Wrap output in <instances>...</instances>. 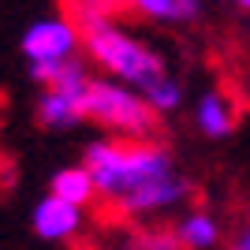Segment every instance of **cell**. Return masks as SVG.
<instances>
[{
  "mask_svg": "<svg viewBox=\"0 0 250 250\" xmlns=\"http://www.w3.org/2000/svg\"><path fill=\"white\" fill-rule=\"evenodd\" d=\"M83 165L90 168L97 187V198L116 206L120 198L135 194L138 187H149L157 179L176 176V153L172 146H165L161 138H112L97 135L83 146Z\"/></svg>",
  "mask_w": 250,
  "mask_h": 250,
  "instance_id": "obj_1",
  "label": "cell"
},
{
  "mask_svg": "<svg viewBox=\"0 0 250 250\" xmlns=\"http://www.w3.org/2000/svg\"><path fill=\"white\" fill-rule=\"evenodd\" d=\"M83 26V60L104 79L131 86V90H146L161 75H168L165 56L149 42H142L135 30H127L120 19H90Z\"/></svg>",
  "mask_w": 250,
  "mask_h": 250,
  "instance_id": "obj_2",
  "label": "cell"
},
{
  "mask_svg": "<svg viewBox=\"0 0 250 250\" xmlns=\"http://www.w3.org/2000/svg\"><path fill=\"white\" fill-rule=\"evenodd\" d=\"M157 120L161 116L146 104V97L131 86L94 75L90 94H86V124L101 127V135L112 138H157Z\"/></svg>",
  "mask_w": 250,
  "mask_h": 250,
  "instance_id": "obj_3",
  "label": "cell"
},
{
  "mask_svg": "<svg viewBox=\"0 0 250 250\" xmlns=\"http://www.w3.org/2000/svg\"><path fill=\"white\" fill-rule=\"evenodd\" d=\"M90 83H94V67L79 56V60L63 63L60 79L45 90H38V101H34V120L45 127V131H79L86 124V94H90Z\"/></svg>",
  "mask_w": 250,
  "mask_h": 250,
  "instance_id": "obj_4",
  "label": "cell"
},
{
  "mask_svg": "<svg viewBox=\"0 0 250 250\" xmlns=\"http://www.w3.org/2000/svg\"><path fill=\"white\" fill-rule=\"evenodd\" d=\"M26 63H71L83 56V26L71 15H42L19 38Z\"/></svg>",
  "mask_w": 250,
  "mask_h": 250,
  "instance_id": "obj_5",
  "label": "cell"
},
{
  "mask_svg": "<svg viewBox=\"0 0 250 250\" xmlns=\"http://www.w3.org/2000/svg\"><path fill=\"white\" fill-rule=\"evenodd\" d=\"M190 190H194L190 179L183 172H176V176L157 179L149 187H138L135 194L120 198L116 209L131 224H157V217H165V213H183V206L190 202Z\"/></svg>",
  "mask_w": 250,
  "mask_h": 250,
  "instance_id": "obj_6",
  "label": "cell"
},
{
  "mask_svg": "<svg viewBox=\"0 0 250 250\" xmlns=\"http://www.w3.org/2000/svg\"><path fill=\"white\" fill-rule=\"evenodd\" d=\"M86 217L90 213L83 206H71V202L56 198V194H45L30 209V231L42 243H67L86 228Z\"/></svg>",
  "mask_w": 250,
  "mask_h": 250,
  "instance_id": "obj_7",
  "label": "cell"
},
{
  "mask_svg": "<svg viewBox=\"0 0 250 250\" xmlns=\"http://www.w3.org/2000/svg\"><path fill=\"white\" fill-rule=\"evenodd\" d=\"M190 124L198 131L202 138L209 142H224V138L235 135V127H239V108L231 101L224 90L217 86H209L194 97V108H190Z\"/></svg>",
  "mask_w": 250,
  "mask_h": 250,
  "instance_id": "obj_8",
  "label": "cell"
},
{
  "mask_svg": "<svg viewBox=\"0 0 250 250\" xmlns=\"http://www.w3.org/2000/svg\"><path fill=\"white\" fill-rule=\"evenodd\" d=\"M172 228H176L183 250H217L224 243V228L209 209H183Z\"/></svg>",
  "mask_w": 250,
  "mask_h": 250,
  "instance_id": "obj_9",
  "label": "cell"
},
{
  "mask_svg": "<svg viewBox=\"0 0 250 250\" xmlns=\"http://www.w3.org/2000/svg\"><path fill=\"white\" fill-rule=\"evenodd\" d=\"M49 194H56V198L71 202V206H83L90 209L97 202V187H94V176H90V168L79 161V165H63L56 168L49 176Z\"/></svg>",
  "mask_w": 250,
  "mask_h": 250,
  "instance_id": "obj_10",
  "label": "cell"
},
{
  "mask_svg": "<svg viewBox=\"0 0 250 250\" xmlns=\"http://www.w3.org/2000/svg\"><path fill=\"white\" fill-rule=\"evenodd\" d=\"M142 97H146V104L153 108L157 116H172V112H179V108L187 104V90H183V79H176L172 71L161 75L157 83H149L146 90H142Z\"/></svg>",
  "mask_w": 250,
  "mask_h": 250,
  "instance_id": "obj_11",
  "label": "cell"
},
{
  "mask_svg": "<svg viewBox=\"0 0 250 250\" xmlns=\"http://www.w3.org/2000/svg\"><path fill=\"white\" fill-rule=\"evenodd\" d=\"M127 247H135V250H183L176 228H168V224H138L131 231Z\"/></svg>",
  "mask_w": 250,
  "mask_h": 250,
  "instance_id": "obj_12",
  "label": "cell"
},
{
  "mask_svg": "<svg viewBox=\"0 0 250 250\" xmlns=\"http://www.w3.org/2000/svg\"><path fill=\"white\" fill-rule=\"evenodd\" d=\"M127 11H135L146 22H161V26H176L179 22V4L176 0H124Z\"/></svg>",
  "mask_w": 250,
  "mask_h": 250,
  "instance_id": "obj_13",
  "label": "cell"
},
{
  "mask_svg": "<svg viewBox=\"0 0 250 250\" xmlns=\"http://www.w3.org/2000/svg\"><path fill=\"white\" fill-rule=\"evenodd\" d=\"M63 8L75 22H90V19H116L124 11V0H63Z\"/></svg>",
  "mask_w": 250,
  "mask_h": 250,
  "instance_id": "obj_14",
  "label": "cell"
},
{
  "mask_svg": "<svg viewBox=\"0 0 250 250\" xmlns=\"http://www.w3.org/2000/svg\"><path fill=\"white\" fill-rule=\"evenodd\" d=\"M179 4V26H187V22H198L206 15V0H176Z\"/></svg>",
  "mask_w": 250,
  "mask_h": 250,
  "instance_id": "obj_15",
  "label": "cell"
},
{
  "mask_svg": "<svg viewBox=\"0 0 250 250\" xmlns=\"http://www.w3.org/2000/svg\"><path fill=\"white\" fill-rule=\"evenodd\" d=\"M224 250H250V220L239 224V228L228 235V247H224Z\"/></svg>",
  "mask_w": 250,
  "mask_h": 250,
  "instance_id": "obj_16",
  "label": "cell"
},
{
  "mask_svg": "<svg viewBox=\"0 0 250 250\" xmlns=\"http://www.w3.org/2000/svg\"><path fill=\"white\" fill-rule=\"evenodd\" d=\"M231 8H239V11H247V15H250V0H231Z\"/></svg>",
  "mask_w": 250,
  "mask_h": 250,
  "instance_id": "obj_17",
  "label": "cell"
},
{
  "mask_svg": "<svg viewBox=\"0 0 250 250\" xmlns=\"http://www.w3.org/2000/svg\"><path fill=\"white\" fill-rule=\"evenodd\" d=\"M120 250H135V247H120Z\"/></svg>",
  "mask_w": 250,
  "mask_h": 250,
  "instance_id": "obj_18",
  "label": "cell"
}]
</instances>
